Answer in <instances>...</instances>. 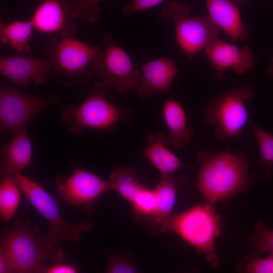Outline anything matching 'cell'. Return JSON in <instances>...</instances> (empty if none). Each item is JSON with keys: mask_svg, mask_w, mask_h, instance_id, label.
I'll return each instance as SVG.
<instances>
[{"mask_svg": "<svg viewBox=\"0 0 273 273\" xmlns=\"http://www.w3.org/2000/svg\"><path fill=\"white\" fill-rule=\"evenodd\" d=\"M221 216L211 203L197 204L176 215L150 220L153 234L172 231L187 243L204 253L207 262L217 267L220 259L215 249V240L220 235Z\"/></svg>", "mask_w": 273, "mask_h": 273, "instance_id": "6da1fadb", "label": "cell"}, {"mask_svg": "<svg viewBox=\"0 0 273 273\" xmlns=\"http://www.w3.org/2000/svg\"><path fill=\"white\" fill-rule=\"evenodd\" d=\"M32 153V144L25 128L3 145L1 154V176H15L21 173L29 165Z\"/></svg>", "mask_w": 273, "mask_h": 273, "instance_id": "e0dca14e", "label": "cell"}, {"mask_svg": "<svg viewBox=\"0 0 273 273\" xmlns=\"http://www.w3.org/2000/svg\"><path fill=\"white\" fill-rule=\"evenodd\" d=\"M247 241L259 254L273 253V229L262 221L255 224L253 232Z\"/></svg>", "mask_w": 273, "mask_h": 273, "instance_id": "484cf974", "label": "cell"}, {"mask_svg": "<svg viewBox=\"0 0 273 273\" xmlns=\"http://www.w3.org/2000/svg\"><path fill=\"white\" fill-rule=\"evenodd\" d=\"M138 218L152 217L155 211L156 202L153 190L145 187L131 202Z\"/></svg>", "mask_w": 273, "mask_h": 273, "instance_id": "83f0119b", "label": "cell"}, {"mask_svg": "<svg viewBox=\"0 0 273 273\" xmlns=\"http://www.w3.org/2000/svg\"><path fill=\"white\" fill-rule=\"evenodd\" d=\"M163 116L169 131L165 136L166 144L183 148L194 134L193 129L187 126L186 113L183 107L177 101L168 100L163 107Z\"/></svg>", "mask_w": 273, "mask_h": 273, "instance_id": "ac0fdd59", "label": "cell"}, {"mask_svg": "<svg viewBox=\"0 0 273 273\" xmlns=\"http://www.w3.org/2000/svg\"><path fill=\"white\" fill-rule=\"evenodd\" d=\"M103 48L80 40L51 35L43 47L52 76L66 86L87 83L97 73L95 63Z\"/></svg>", "mask_w": 273, "mask_h": 273, "instance_id": "3957f363", "label": "cell"}, {"mask_svg": "<svg viewBox=\"0 0 273 273\" xmlns=\"http://www.w3.org/2000/svg\"><path fill=\"white\" fill-rule=\"evenodd\" d=\"M180 70L168 57L148 62L141 66L140 81L135 92L144 99L154 94L168 93L172 81Z\"/></svg>", "mask_w": 273, "mask_h": 273, "instance_id": "9a60e30c", "label": "cell"}, {"mask_svg": "<svg viewBox=\"0 0 273 273\" xmlns=\"http://www.w3.org/2000/svg\"><path fill=\"white\" fill-rule=\"evenodd\" d=\"M197 188L212 204L245 190L250 181L249 163L241 154L202 152Z\"/></svg>", "mask_w": 273, "mask_h": 273, "instance_id": "7a4b0ae2", "label": "cell"}, {"mask_svg": "<svg viewBox=\"0 0 273 273\" xmlns=\"http://www.w3.org/2000/svg\"><path fill=\"white\" fill-rule=\"evenodd\" d=\"M34 29L30 21L1 22L0 39L19 54H30L29 41Z\"/></svg>", "mask_w": 273, "mask_h": 273, "instance_id": "44dd1931", "label": "cell"}, {"mask_svg": "<svg viewBox=\"0 0 273 273\" xmlns=\"http://www.w3.org/2000/svg\"><path fill=\"white\" fill-rule=\"evenodd\" d=\"M109 90L96 82L84 100L78 106L65 105L61 120L70 124L71 132L78 134L86 128L107 129L128 117L122 107L106 98Z\"/></svg>", "mask_w": 273, "mask_h": 273, "instance_id": "8992f818", "label": "cell"}, {"mask_svg": "<svg viewBox=\"0 0 273 273\" xmlns=\"http://www.w3.org/2000/svg\"><path fill=\"white\" fill-rule=\"evenodd\" d=\"M70 18H79L92 25L99 18V1H64Z\"/></svg>", "mask_w": 273, "mask_h": 273, "instance_id": "d4e9b609", "label": "cell"}, {"mask_svg": "<svg viewBox=\"0 0 273 273\" xmlns=\"http://www.w3.org/2000/svg\"><path fill=\"white\" fill-rule=\"evenodd\" d=\"M43 273H77L73 267L64 264H59L47 267Z\"/></svg>", "mask_w": 273, "mask_h": 273, "instance_id": "1f68e13d", "label": "cell"}, {"mask_svg": "<svg viewBox=\"0 0 273 273\" xmlns=\"http://www.w3.org/2000/svg\"><path fill=\"white\" fill-rule=\"evenodd\" d=\"M254 97L248 85L235 87L214 98L206 107V122L215 126L214 135L225 140L239 136L247 123L248 116L245 104Z\"/></svg>", "mask_w": 273, "mask_h": 273, "instance_id": "52a82bcc", "label": "cell"}, {"mask_svg": "<svg viewBox=\"0 0 273 273\" xmlns=\"http://www.w3.org/2000/svg\"><path fill=\"white\" fill-rule=\"evenodd\" d=\"M55 95L43 97L24 94L19 90L0 86V126L2 132L15 135L26 128L28 121L50 106L58 104Z\"/></svg>", "mask_w": 273, "mask_h": 273, "instance_id": "30bf717a", "label": "cell"}, {"mask_svg": "<svg viewBox=\"0 0 273 273\" xmlns=\"http://www.w3.org/2000/svg\"><path fill=\"white\" fill-rule=\"evenodd\" d=\"M251 128L259 147L258 163L263 169L264 179L268 180L273 171V135L254 124Z\"/></svg>", "mask_w": 273, "mask_h": 273, "instance_id": "cb8c5ba5", "label": "cell"}, {"mask_svg": "<svg viewBox=\"0 0 273 273\" xmlns=\"http://www.w3.org/2000/svg\"><path fill=\"white\" fill-rule=\"evenodd\" d=\"M0 273H17L11 259L7 252L1 248Z\"/></svg>", "mask_w": 273, "mask_h": 273, "instance_id": "4dcf8cb0", "label": "cell"}, {"mask_svg": "<svg viewBox=\"0 0 273 273\" xmlns=\"http://www.w3.org/2000/svg\"><path fill=\"white\" fill-rule=\"evenodd\" d=\"M208 17L232 41H246L250 30L243 22L236 4L228 0H207Z\"/></svg>", "mask_w": 273, "mask_h": 273, "instance_id": "2e32d148", "label": "cell"}, {"mask_svg": "<svg viewBox=\"0 0 273 273\" xmlns=\"http://www.w3.org/2000/svg\"><path fill=\"white\" fill-rule=\"evenodd\" d=\"M206 57L216 71L215 78L223 77L225 69L231 68L237 74H243L253 66L254 57L251 49L239 48L219 38L206 49Z\"/></svg>", "mask_w": 273, "mask_h": 273, "instance_id": "5bb4252c", "label": "cell"}, {"mask_svg": "<svg viewBox=\"0 0 273 273\" xmlns=\"http://www.w3.org/2000/svg\"><path fill=\"white\" fill-rule=\"evenodd\" d=\"M51 67L44 58L39 59L30 54H20L0 58V73L16 85L28 86L32 82L43 83Z\"/></svg>", "mask_w": 273, "mask_h": 273, "instance_id": "7c38bea8", "label": "cell"}, {"mask_svg": "<svg viewBox=\"0 0 273 273\" xmlns=\"http://www.w3.org/2000/svg\"><path fill=\"white\" fill-rule=\"evenodd\" d=\"M70 19L64 1L46 0L35 8L30 21L40 32L70 38L75 35L77 27Z\"/></svg>", "mask_w": 273, "mask_h": 273, "instance_id": "4fadbf2b", "label": "cell"}, {"mask_svg": "<svg viewBox=\"0 0 273 273\" xmlns=\"http://www.w3.org/2000/svg\"><path fill=\"white\" fill-rule=\"evenodd\" d=\"M15 178L22 193L50 224L49 230L38 236L45 250L56 249L58 243L62 241L70 240L78 243L81 234L91 230L93 225L88 220L78 224L66 221L54 197L30 178L21 173L16 174Z\"/></svg>", "mask_w": 273, "mask_h": 273, "instance_id": "277c9868", "label": "cell"}, {"mask_svg": "<svg viewBox=\"0 0 273 273\" xmlns=\"http://www.w3.org/2000/svg\"><path fill=\"white\" fill-rule=\"evenodd\" d=\"M165 136L154 133L147 136V144L144 154L162 175L171 174L176 170L187 166L174 153L165 147Z\"/></svg>", "mask_w": 273, "mask_h": 273, "instance_id": "d6986e66", "label": "cell"}, {"mask_svg": "<svg viewBox=\"0 0 273 273\" xmlns=\"http://www.w3.org/2000/svg\"><path fill=\"white\" fill-rule=\"evenodd\" d=\"M106 273H141V272L129 259L120 255H114L109 260Z\"/></svg>", "mask_w": 273, "mask_h": 273, "instance_id": "f1b7e54d", "label": "cell"}, {"mask_svg": "<svg viewBox=\"0 0 273 273\" xmlns=\"http://www.w3.org/2000/svg\"><path fill=\"white\" fill-rule=\"evenodd\" d=\"M110 190L109 182L83 168L75 169L69 177L57 185L63 201L90 214L98 197Z\"/></svg>", "mask_w": 273, "mask_h": 273, "instance_id": "8fae6325", "label": "cell"}, {"mask_svg": "<svg viewBox=\"0 0 273 273\" xmlns=\"http://www.w3.org/2000/svg\"><path fill=\"white\" fill-rule=\"evenodd\" d=\"M163 2V1L161 0H134L130 4L124 6L122 8V12L124 15L129 16L138 11L154 8Z\"/></svg>", "mask_w": 273, "mask_h": 273, "instance_id": "f546056e", "label": "cell"}, {"mask_svg": "<svg viewBox=\"0 0 273 273\" xmlns=\"http://www.w3.org/2000/svg\"><path fill=\"white\" fill-rule=\"evenodd\" d=\"M108 182L111 190L116 191L130 203L146 187L138 179L134 169L128 166L114 169L110 173Z\"/></svg>", "mask_w": 273, "mask_h": 273, "instance_id": "7402d4cb", "label": "cell"}, {"mask_svg": "<svg viewBox=\"0 0 273 273\" xmlns=\"http://www.w3.org/2000/svg\"><path fill=\"white\" fill-rule=\"evenodd\" d=\"M37 232L29 223L17 220L1 235L0 248L8 254L17 273H43L47 267L45 260L65 259L62 250H45L38 241Z\"/></svg>", "mask_w": 273, "mask_h": 273, "instance_id": "5b68a950", "label": "cell"}, {"mask_svg": "<svg viewBox=\"0 0 273 273\" xmlns=\"http://www.w3.org/2000/svg\"><path fill=\"white\" fill-rule=\"evenodd\" d=\"M272 63L268 70V75L270 77L273 78V56L271 57Z\"/></svg>", "mask_w": 273, "mask_h": 273, "instance_id": "d6a6232c", "label": "cell"}, {"mask_svg": "<svg viewBox=\"0 0 273 273\" xmlns=\"http://www.w3.org/2000/svg\"><path fill=\"white\" fill-rule=\"evenodd\" d=\"M21 190L15 176H1L0 215L6 222L10 220L20 205Z\"/></svg>", "mask_w": 273, "mask_h": 273, "instance_id": "603a6c76", "label": "cell"}, {"mask_svg": "<svg viewBox=\"0 0 273 273\" xmlns=\"http://www.w3.org/2000/svg\"><path fill=\"white\" fill-rule=\"evenodd\" d=\"M103 45L95 63L100 83L109 91L111 88L119 93L135 91L141 72L134 68L128 54L117 44L107 31L103 34Z\"/></svg>", "mask_w": 273, "mask_h": 273, "instance_id": "9c48e42d", "label": "cell"}, {"mask_svg": "<svg viewBox=\"0 0 273 273\" xmlns=\"http://www.w3.org/2000/svg\"><path fill=\"white\" fill-rule=\"evenodd\" d=\"M186 6L170 2L163 9L161 17L173 22L178 46L189 59L217 40L220 29L208 16L190 17Z\"/></svg>", "mask_w": 273, "mask_h": 273, "instance_id": "ba28073f", "label": "cell"}, {"mask_svg": "<svg viewBox=\"0 0 273 273\" xmlns=\"http://www.w3.org/2000/svg\"><path fill=\"white\" fill-rule=\"evenodd\" d=\"M187 184V181L185 177L176 176L172 174L162 175L153 190L156 207L153 216L149 218V220L170 215L175 202L176 188L184 187Z\"/></svg>", "mask_w": 273, "mask_h": 273, "instance_id": "ffe728a7", "label": "cell"}, {"mask_svg": "<svg viewBox=\"0 0 273 273\" xmlns=\"http://www.w3.org/2000/svg\"><path fill=\"white\" fill-rule=\"evenodd\" d=\"M259 253L246 256L238 266V273H273V253L261 258Z\"/></svg>", "mask_w": 273, "mask_h": 273, "instance_id": "4316f807", "label": "cell"}]
</instances>
